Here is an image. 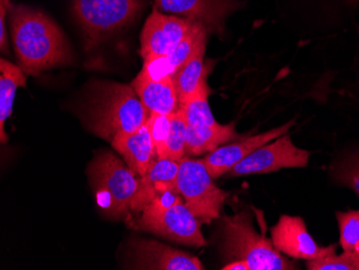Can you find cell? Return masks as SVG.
<instances>
[{
    "mask_svg": "<svg viewBox=\"0 0 359 270\" xmlns=\"http://www.w3.org/2000/svg\"><path fill=\"white\" fill-rule=\"evenodd\" d=\"M9 15L16 58L25 74L37 76L72 64L74 54L67 39L46 14L19 5L11 6Z\"/></svg>",
    "mask_w": 359,
    "mask_h": 270,
    "instance_id": "1",
    "label": "cell"
},
{
    "mask_svg": "<svg viewBox=\"0 0 359 270\" xmlns=\"http://www.w3.org/2000/svg\"><path fill=\"white\" fill-rule=\"evenodd\" d=\"M82 108L88 130L110 144L120 135L140 128L150 116L134 88L116 82L93 83Z\"/></svg>",
    "mask_w": 359,
    "mask_h": 270,
    "instance_id": "2",
    "label": "cell"
},
{
    "mask_svg": "<svg viewBox=\"0 0 359 270\" xmlns=\"http://www.w3.org/2000/svg\"><path fill=\"white\" fill-rule=\"evenodd\" d=\"M136 175L113 153L102 152L90 163V184L97 205L106 217L128 219L140 183Z\"/></svg>",
    "mask_w": 359,
    "mask_h": 270,
    "instance_id": "3",
    "label": "cell"
},
{
    "mask_svg": "<svg viewBox=\"0 0 359 270\" xmlns=\"http://www.w3.org/2000/svg\"><path fill=\"white\" fill-rule=\"evenodd\" d=\"M223 250L228 257L248 262L251 270L297 269L272 241L256 231L253 217L248 211L224 217Z\"/></svg>",
    "mask_w": 359,
    "mask_h": 270,
    "instance_id": "4",
    "label": "cell"
},
{
    "mask_svg": "<svg viewBox=\"0 0 359 270\" xmlns=\"http://www.w3.org/2000/svg\"><path fill=\"white\" fill-rule=\"evenodd\" d=\"M179 193L156 197L141 210L139 227L145 231L191 247H205L198 219L189 210Z\"/></svg>",
    "mask_w": 359,
    "mask_h": 270,
    "instance_id": "5",
    "label": "cell"
},
{
    "mask_svg": "<svg viewBox=\"0 0 359 270\" xmlns=\"http://www.w3.org/2000/svg\"><path fill=\"white\" fill-rule=\"evenodd\" d=\"M143 0H74V12L93 50L104 39L132 23L142 10Z\"/></svg>",
    "mask_w": 359,
    "mask_h": 270,
    "instance_id": "6",
    "label": "cell"
},
{
    "mask_svg": "<svg viewBox=\"0 0 359 270\" xmlns=\"http://www.w3.org/2000/svg\"><path fill=\"white\" fill-rule=\"evenodd\" d=\"M177 192L184 199L189 210L205 223L221 215L228 193L219 189L201 160L184 157L179 162Z\"/></svg>",
    "mask_w": 359,
    "mask_h": 270,
    "instance_id": "7",
    "label": "cell"
},
{
    "mask_svg": "<svg viewBox=\"0 0 359 270\" xmlns=\"http://www.w3.org/2000/svg\"><path fill=\"white\" fill-rule=\"evenodd\" d=\"M311 153L292 144L290 136L276 138L266 144L238 163L228 175L248 176L254 173H270L284 168H304L308 166Z\"/></svg>",
    "mask_w": 359,
    "mask_h": 270,
    "instance_id": "8",
    "label": "cell"
},
{
    "mask_svg": "<svg viewBox=\"0 0 359 270\" xmlns=\"http://www.w3.org/2000/svg\"><path fill=\"white\" fill-rule=\"evenodd\" d=\"M196 23L153 10L141 33L140 53L143 60H156L168 55Z\"/></svg>",
    "mask_w": 359,
    "mask_h": 270,
    "instance_id": "9",
    "label": "cell"
},
{
    "mask_svg": "<svg viewBox=\"0 0 359 270\" xmlns=\"http://www.w3.org/2000/svg\"><path fill=\"white\" fill-rule=\"evenodd\" d=\"M271 241L276 250L296 259H320L336 252V245L320 247L306 229L300 217L281 215L271 229Z\"/></svg>",
    "mask_w": 359,
    "mask_h": 270,
    "instance_id": "10",
    "label": "cell"
},
{
    "mask_svg": "<svg viewBox=\"0 0 359 270\" xmlns=\"http://www.w3.org/2000/svg\"><path fill=\"white\" fill-rule=\"evenodd\" d=\"M154 4L155 9L177 14L217 34L223 32L226 19L240 5L238 0H154Z\"/></svg>",
    "mask_w": 359,
    "mask_h": 270,
    "instance_id": "11",
    "label": "cell"
},
{
    "mask_svg": "<svg viewBox=\"0 0 359 270\" xmlns=\"http://www.w3.org/2000/svg\"><path fill=\"white\" fill-rule=\"evenodd\" d=\"M133 269L203 270L198 257L155 241L141 239L132 245Z\"/></svg>",
    "mask_w": 359,
    "mask_h": 270,
    "instance_id": "12",
    "label": "cell"
},
{
    "mask_svg": "<svg viewBox=\"0 0 359 270\" xmlns=\"http://www.w3.org/2000/svg\"><path fill=\"white\" fill-rule=\"evenodd\" d=\"M292 125H294V121H290L282 126L276 127L263 134L255 135L229 146L217 148L210 152L207 156L203 157V162L205 163L212 178H219L225 173H229L238 163L241 162L260 147L269 144L273 139L285 135Z\"/></svg>",
    "mask_w": 359,
    "mask_h": 270,
    "instance_id": "13",
    "label": "cell"
},
{
    "mask_svg": "<svg viewBox=\"0 0 359 270\" xmlns=\"http://www.w3.org/2000/svg\"><path fill=\"white\" fill-rule=\"evenodd\" d=\"M132 86L150 114L169 116L181 107L172 76L154 79L142 68Z\"/></svg>",
    "mask_w": 359,
    "mask_h": 270,
    "instance_id": "14",
    "label": "cell"
},
{
    "mask_svg": "<svg viewBox=\"0 0 359 270\" xmlns=\"http://www.w3.org/2000/svg\"><path fill=\"white\" fill-rule=\"evenodd\" d=\"M177 173L179 162L159 158L153 161L144 176L141 177L132 210L136 213L141 212L145 205L156 197L167 193H179L177 187Z\"/></svg>",
    "mask_w": 359,
    "mask_h": 270,
    "instance_id": "15",
    "label": "cell"
},
{
    "mask_svg": "<svg viewBox=\"0 0 359 270\" xmlns=\"http://www.w3.org/2000/svg\"><path fill=\"white\" fill-rule=\"evenodd\" d=\"M207 29L201 24L196 23L189 34L175 46V49L165 56L156 60H147L143 64V69L147 70L152 78L161 79L173 76V74L191 60L196 52L205 46Z\"/></svg>",
    "mask_w": 359,
    "mask_h": 270,
    "instance_id": "16",
    "label": "cell"
},
{
    "mask_svg": "<svg viewBox=\"0 0 359 270\" xmlns=\"http://www.w3.org/2000/svg\"><path fill=\"white\" fill-rule=\"evenodd\" d=\"M111 146L122 155L127 166L140 177L144 176L156 154L147 123L135 132L116 137Z\"/></svg>",
    "mask_w": 359,
    "mask_h": 270,
    "instance_id": "17",
    "label": "cell"
},
{
    "mask_svg": "<svg viewBox=\"0 0 359 270\" xmlns=\"http://www.w3.org/2000/svg\"><path fill=\"white\" fill-rule=\"evenodd\" d=\"M205 46H201L195 55L173 74L180 106L195 97L196 95L208 86L207 76L209 70L205 64Z\"/></svg>",
    "mask_w": 359,
    "mask_h": 270,
    "instance_id": "18",
    "label": "cell"
},
{
    "mask_svg": "<svg viewBox=\"0 0 359 270\" xmlns=\"http://www.w3.org/2000/svg\"><path fill=\"white\" fill-rule=\"evenodd\" d=\"M237 137L233 123L217 126L187 124V152L191 155L212 152Z\"/></svg>",
    "mask_w": 359,
    "mask_h": 270,
    "instance_id": "19",
    "label": "cell"
},
{
    "mask_svg": "<svg viewBox=\"0 0 359 270\" xmlns=\"http://www.w3.org/2000/svg\"><path fill=\"white\" fill-rule=\"evenodd\" d=\"M24 74L20 66L14 65L5 58L0 60V139L3 144L8 141L5 123L11 116L16 90L26 86Z\"/></svg>",
    "mask_w": 359,
    "mask_h": 270,
    "instance_id": "20",
    "label": "cell"
},
{
    "mask_svg": "<svg viewBox=\"0 0 359 270\" xmlns=\"http://www.w3.org/2000/svg\"><path fill=\"white\" fill-rule=\"evenodd\" d=\"M187 120L184 110L180 107L179 110L171 114L170 134L167 144V158L180 162L185 157L187 152Z\"/></svg>",
    "mask_w": 359,
    "mask_h": 270,
    "instance_id": "21",
    "label": "cell"
},
{
    "mask_svg": "<svg viewBox=\"0 0 359 270\" xmlns=\"http://www.w3.org/2000/svg\"><path fill=\"white\" fill-rule=\"evenodd\" d=\"M209 93V88L207 86L196 95L195 97L181 106L184 110L187 124L205 125V126H217L219 124L210 109L209 102H208Z\"/></svg>",
    "mask_w": 359,
    "mask_h": 270,
    "instance_id": "22",
    "label": "cell"
},
{
    "mask_svg": "<svg viewBox=\"0 0 359 270\" xmlns=\"http://www.w3.org/2000/svg\"><path fill=\"white\" fill-rule=\"evenodd\" d=\"M340 245L344 251L359 252V210L337 212Z\"/></svg>",
    "mask_w": 359,
    "mask_h": 270,
    "instance_id": "23",
    "label": "cell"
},
{
    "mask_svg": "<svg viewBox=\"0 0 359 270\" xmlns=\"http://www.w3.org/2000/svg\"><path fill=\"white\" fill-rule=\"evenodd\" d=\"M309 270H359V252L344 251L340 255L336 252L320 259L306 262Z\"/></svg>",
    "mask_w": 359,
    "mask_h": 270,
    "instance_id": "24",
    "label": "cell"
},
{
    "mask_svg": "<svg viewBox=\"0 0 359 270\" xmlns=\"http://www.w3.org/2000/svg\"><path fill=\"white\" fill-rule=\"evenodd\" d=\"M171 114H150L147 126L152 136L153 144L156 150V156L159 160L167 158V144L170 134Z\"/></svg>",
    "mask_w": 359,
    "mask_h": 270,
    "instance_id": "25",
    "label": "cell"
},
{
    "mask_svg": "<svg viewBox=\"0 0 359 270\" xmlns=\"http://www.w3.org/2000/svg\"><path fill=\"white\" fill-rule=\"evenodd\" d=\"M334 181L350 187L359 196V153L352 154L334 166L332 170Z\"/></svg>",
    "mask_w": 359,
    "mask_h": 270,
    "instance_id": "26",
    "label": "cell"
},
{
    "mask_svg": "<svg viewBox=\"0 0 359 270\" xmlns=\"http://www.w3.org/2000/svg\"><path fill=\"white\" fill-rule=\"evenodd\" d=\"M11 8V0H0V49L4 54H9L6 17Z\"/></svg>",
    "mask_w": 359,
    "mask_h": 270,
    "instance_id": "27",
    "label": "cell"
},
{
    "mask_svg": "<svg viewBox=\"0 0 359 270\" xmlns=\"http://www.w3.org/2000/svg\"><path fill=\"white\" fill-rule=\"evenodd\" d=\"M223 270H251L249 263L243 259H237V261L229 263L228 265L222 268Z\"/></svg>",
    "mask_w": 359,
    "mask_h": 270,
    "instance_id": "28",
    "label": "cell"
}]
</instances>
